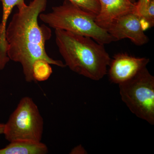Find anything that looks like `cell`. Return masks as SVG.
Returning a JSON list of instances; mask_svg holds the SVG:
<instances>
[{"label":"cell","instance_id":"1","mask_svg":"<svg viewBox=\"0 0 154 154\" xmlns=\"http://www.w3.org/2000/svg\"><path fill=\"white\" fill-rule=\"evenodd\" d=\"M48 0H33L28 5L25 2L17 6L6 29L8 55L10 60L22 65L25 81L35 82L33 69L37 61L43 60L60 67L66 66L62 61L55 60L48 55L45 42L51 36V31L45 26H39L40 14L46 10Z\"/></svg>","mask_w":154,"mask_h":154},{"label":"cell","instance_id":"2","mask_svg":"<svg viewBox=\"0 0 154 154\" xmlns=\"http://www.w3.org/2000/svg\"><path fill=\"white\" fill-rule=\"evenodd\" d=\"M56 43L65 64L78 74L99 81L107 73L111 58L104 45L88 36L55 30Z\"/></svg>","mask_w":154,"mask_h":154},{"label":"cell","instance_id":"3","mask_svg":"<svg viewBox=\"0 0 154 154\" xmlns=\"http://www.w3.org/2000/svg\"><path fill=\"white\" fill-rule=\"evenodd\" d=\"M96 17L68 0L61 5L53 7L50 13H41L39 16L42 22L55 30L88 36L104 45L116 41L106 29L96 24Z\"/></svg>","mask_w":154,"mask_h":154},{"label":"cell","instance_id":"4","mask_svg":"<svg viewBox=\"0 0 154 154\" xmlns=\"http://www.w3.org/2000/svg\"><path fill=\"white\" fill-rule=\"evenodd\" d=\"M44 127L38 107L30 97H23L5 124V138L10 142L29 141L40 142Z\"/></svg>","mask_w":154,"mask_h":154},{"label":"cell","instance_id":"5","mask_svg":"<svg viewBox=\"0 0 154 154\" xmlns=\"http://www.w3.org/2000/svg\"><path fill=\"white\" fill-rule=\"evenodd\" d=\"M122 101L138 118L154 125V77L146 67L119 85Z\"/></svg>","mask_w":154,"mask_h":154},{"label":"cell","instance_id":"6","mask_svg":"<svg viewBox=\"0 0 154 154\" xmlns=\"http://www.w3.org/2000/svg\"><path fill=\"white\" fill-rule=\"evenodd\" d=\"M106 30L116 41L129 38L137 46L143 45L149 41L137 12L128 13L116 19Z\"/></svg>","mask_w":154,"mask_h":154},{"label":"cell","instance_id":"7","mask_svg":"<svg viewBox=\"0 0 154 154\" xmlns=\"http://www.w3.org/2000/svg\"><path fill=\"white\" fill-rule=\"evenodd\" d=\"M149 62L147 58L136 57L125 53L117 54L109 63V79L118 85L124 83L146 67Z\"/></svg>","mask_w":154,"mask_h":154},{"label":"cell","instance_id":"8","mask_svg":"<svg viewBox=\"0 0 154 154\" xmlns=\"http://www.w3.org/2000/svg\"><path fill=\"white\" fill-rule=\"evenodd\" d=\"M100 11L95 21L99 27L107 29L116 19L128 13L137 12L135 3L131 0H98Z\"/></svg>","mask_w":154,"mask_h":154},{"label":"cell","instance_id":"9","mask_svg":"<svg viewBox=\"0 0 154 154\" xmlns=\"http://www.w3.org/2000/svg\"><path fill=\"white\" fill-rule=\"evenodd\" d=\"M48 152L47 146L41 142L15 141L0 149V154H46Z\"/></svg>","mask_w":154,"mask_h":154},{"label":"cell","instance_id":"10","mask_svg":"<svg viewBox=\"0 0 154 154\" xmlns=\"http://www.w3.org/2000/svg\"><path fill=\"white\" fill-rule=\"evenodd\" d=\"M52 73L50 64L43 60L37 61L33 65V73L34 81L43 82L48 79Z\"/></svg>","mask_w":154,"mask_h":154},{"label":"cell","instance_id":"11","mask_svg":"<svg viewBox=\"0 0 154 154\" xmlns=\"http://www.w3.org/2000/svg\"><path fill=\"white\" fill-rule=\"evenodd\" d=\"M81 8L96 16L100 11V6L98 0H68Z\"/></svg>","mask_w":154,"mask_h":154},{"label":"cell","instance_id":"12","mask_svg":"<svg viewBox=\"0 0 154 154\" xmlns=\"http://www.w3.org/2000/svg\"><path fill=\"white\" fill-rule=\"evenodd\" d=\"M143 30L153 27L154 25V0H152L146 9L140 16Z\"/></svg>","mask_w":154,"mask_h":154},{"label":"cell","instance_id":"13","mask_svg":"<svg viewBox=\"0 0 154 154\" xmlns=\"http://www.w3.org/2000/svg\"><path fill=\"white\" fill-rule=\"evenodd\" d=\"M25 0H0L2 4L3 13L1 24L4 26L7 25V22L13 9L21 3L24 2Z\"/></svg>","mask_w":154,"mask_h":154},{"label":"cell","instance_id":"14","mask_svg":"<svg viewBox=\"0 0 154 154\" xmlns=\"http://www.w3.org/2000/svg\"><path fill=\"white\" fill-rule=\"evenodd\" d=\"M152 1V0H138L137 3L135 4L136 7L137 12L139 16L146 9Z\"/></svg>","mask_w":154,"mask_h":154},{"label":"cell","instance_id":"15","mask_svg":"<svg viewBox=\"0 0 154 154\" xmlns=\"http://www.w3.org/2000/svg\"><path fill=\"white\" fill-rule=\"evenodd\" d=\"M87 152L81 145L77 146L72 149L70 154H87Z\"/></svg>","mask_w":154,"mask_h":154},{"label":"cell","instance_id":"16","mask_svg":"<svg viewBox=\"0 0 154 154\" xmlns=\"http://www.w3.org/2000/svg\"><path fill=\"white\" fill-rule=\"evenodd\" d=\"M4 128L5 124L0 123V135L4 133Z\"/></svg>","mask_w":154,"mask_h":154},{"label":"cell","instance_id":"17","mask_svg":"<svg viewBox=\"0 0 154 154\" xmlns=\"http://www.w3.org/2000/svg\"><path fill=\"white\" fill-rule=\"evenodd\" d=\"M131 2H133L134 3V1H135V0H131Z\"/></svg>","mask_w":154,"mask_h":154}]
</instances>
